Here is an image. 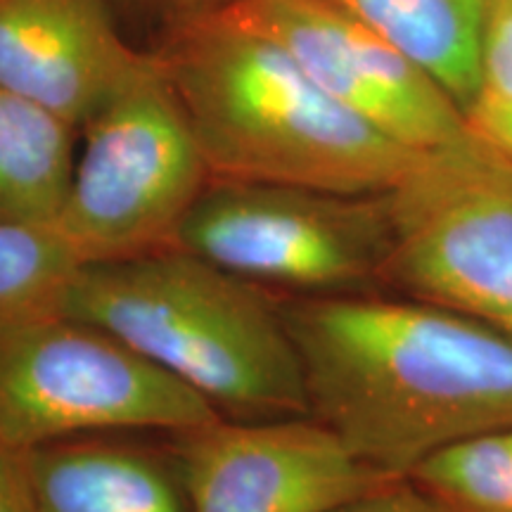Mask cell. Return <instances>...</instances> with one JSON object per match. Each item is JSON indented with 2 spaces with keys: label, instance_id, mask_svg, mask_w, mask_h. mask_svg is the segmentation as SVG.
Masks as SVG:
<instances>
[{
  "label": "cell",
  "instance_id": "obj_1",
  "mask_svg": "<svg viewBox=\"0 0 512 512\" xmlns=\"http://www.w3.org/2000/svg\"><path fill=\"white\" fill-rule=\"evenodd\" d=\"M278 302L311 415L384 475L408 477L439 448L512 430L510 335L411 297L278 294Z\"/></svg>",
  "mask_w": 512,
  "mask_h": 512
},
{
  "label": "cell",
  "instance_id": "obj_2",
  "mask_svg": "<svg viewBox=\"0 0 512 512\" xmlns=\"http://www.w3.org/2000/svg\"><path fill=\"white\" fill-rule=\"evenodd\" d=\"M152 53L211 178L382 195L427 155L347 110L278 43L228 12L171 31Z\"/></svg>",
  "mask_w": 512,
  "mask_h": 512
},
{
  "label": "cell",
  "instance_id": "obj_3",
  "mask_svg": "<svg viewBox=\"0 0 512 512\" xmlns=\"http://www.w3.org/2000/svg\"><path fill=\"white\" fill-rule=\"evenodd\" d=\"M55 311L112 332L226 418L311 415L278 294L185 249L81 264Z\"/></svg>",
  "mask_w": 512,
  "mask_h": 512
},
{
  "label": "cell",
  "instance_id": "obj_4",
  "mask_svg": "<svg viewBox=\"0 0 512 512\" xmlns=\"http://www.w3.org/2000/svg\"><path fill=\"white\" fill-rule=\"evenodd\" d=\"M79 136L83 143L55 230L81 264L174 247L211 174L152 50Z\"/></svg>",
  "mask_w": 512,
  "mask_h": 512
},
{
  "label": "cell",
  "instance_id": "obj_5",
  "mask_svg": "<svg viewBox=\"0 0 512 512\" xmlns=\"http://www.w3.org/2000/svg\"><path fill=\"white\" fill-rule=\"evenodd\" d=\"M219 415L100 325L62 311L0 318V432L22 451L86 434H174Z\"/></svg>",
  "mask_w": 512,
  "mask_h": 512
},
{
  "label": "cell",
  "instance_id": "obj_6",
  "mask_svg": "<svg viewBox=\"0 0 512 512\" xmlns=\"http://www.w3.org/2000/svg\"><path fill=\"white\" fill-rule=\"evenodd\" d=\"M174 247L278 294L361 292L382 283L394 247L389 192L211 178Z\"/></svg>",
  "mask_w": 512,
  "mask_h": 512
},
{
  "label": "cell",
  "instance_id": "obj_7",
  "mask_svg": "<svg viewBox=\"0 0 512 512\" xmlns=\"http://www.w3.org/2000/svg\"><path fill=\"white\" fill-rule=\"evenodd\" d=\"M389 207L382 285L512 337V155L477 133L427 152Z\"/></svg>",
  "mask_w": 512,
  "mask_h": 512
},
{
  "label": "cell",
  "instance_id": "obj_8",
  "mask_svg": "<svg viewBox=\"0 0 512 512\" xmlns=\"http://www.w3.org/2000/svg\"><path fill=\"white\" fill-rule=\"evenodd\" d=\"M226 12L278 43L325 93L396 143L434 152L475 136L430 72L328 0H238Z\"/></svg>",
  "mask_w": 512,
  "mask_h": 512
},
{
  "label": "cell",
  "instance_id": "obj_9",
  "mask_svg": "<svg viewBox=\"0 0 512 512\" xmlns=\"http://www.w3.org/2000/svg\"><path fill=\"white\" fill-rule=\"evenodd\" d=\"M192 512H328L394 482L313 415H219L166 434Z\"/></svg>",
  "mask_w": 512,
  "mask_h": 512
},
{
  "label": "cell",
  "instance_id": "obj_10",
  "mask_svg": "<svg viewBox=\"0 0 512 512\" xmlns=\"http://www.w3.org/2000/svg\"><path fill=\"white\" fill-rule=\"evenodd\" d=\"M119 17L114 0H0V83L81 131L147 55Z\"/></svg>",
  "mask_w": 512,
  "mask_h": 512
},
{
  "label": "cell",
  "instance_id": "obj_11",
  "mask_svg": "<svg viewBox=\"0 0 512 512\" xmlns=\"http://www.w3.org/2000/svg\"><path fill=\"white\" fill-rule=\"evenodd\" d=\"M31 512H192L166 434H86L29 448Z\"/></svg>",
  "mask_w": 512,
  "mask_h": 512
},
{
  "label": "cell",
  "instance_id": "obj_12",
  "mask_svg": "<svg viewBox=\"0 0 512 512\" xmlns=\"http://www.w3.org/2000/svg\"><path fill=\"white\" fill-rule=\"evenodd\" d=\"M373 27L430 72L470 119L479 95V41L489 0H328Z\"/></svg>",
  "mask_w": 512,
  "mask_h": 512
},
{
  "label": "cell",
  "instance_id": "obj_13",
  "mask_svg": "<svg viewBox=\"0 0 512 512\" xmlns=\"http://www.w3.org/2000/svg\"><path fill=\"white\" fill-rule=\"evenodd\" d=\"M79 131L0 83V221L55 226L67 200Z\"/></svg>",
  "mask_w": 512,
  "mask_h": 512
},
{
  "label": "cell",
  "instance_id": "obj_14",
  "mask_svg": "<svg viewBox=\"0 0 512 512\" xmlns=\"http://www.w3.org/2000/svg\"><path fill=\"white\" fill-rule=\"evenodd\" d=\"M408 479L441 512H512V430L439 448Z\"/></svg>",
  "mask_w": 512,
  "mask_h": 512
},
{
  "label": "cell",
  "instance_id": "obj_15",
  "mask_svg": "<svg viewBox=\"0 0 512 512\" xmlns=\"http://www.w3.org/2000/svg\"><path fill=\"white\" fill-rule=\"evenodd\" d=\"M79 266L55 226L0 221V318L55 311Z\"/></svg>",
  "mask_w": 512,
  "mask_h": 512
},
{
  "label": "cell",
  "instance_id": "obj_16",
  "mask_svg": "<svg viewBox=\"0 0 512 512\" xmlns=\"http://www.w3.org/2000/svg\"><path fill=\"white\" fill-rule=\"evenodd\" d=\"M512 121V0H489L479 41V95L470 112L475 133Z\"/></svg>",
  "mask_w": 512,
  "mask_h": 512
},
{
  "label": "cell",
  "instance_id": "obj_17",
  "mask_svg": "<svg viewBox=\"0 0 512 512\" xmlns=\"http://www.w3.org/2000/svg\"><path fill=\"white\" fill-rule=\"evenodd\" d=\"M114 3H117L119 15H128L157 29L162 38L197 19L221 15L238 0H114Z\"/></svg>",
  "mask_w": 512,
  "mask_h": 512
},
{
  "label": "cell",
  "instance_id": "obj_18",
  "mask_svg": "<svg viewBox=\"0 0 512 512\" xmlns=\"http://www.w3.org/2000/svg\"><path fill=\"white\" fill-rule=\"evenodd\" d=\"M328 512H441L430 498L415 486L411 479H394V482L358 496L354 501L337 505Z\"/></svg>",
  "mask_w": 512,
  "mask_h": 512
},
{
  "label": "cell",
  "instance_id": "obj_19",
  "mask_svg": "<svg viewBox=\"0 0 512 512\" xmlns=\"http://www.w3.org/2000/svg\"><path fill=\"white\" fill-rule=\"evenodd\" d=\"M0 512H31L27 451L0 432Z\"/></svg>",
  "mask_w": 512,
  "mask_h": 512
},
{
  "label": "cell",
  "instance_id": "obj_20",
  "mask_svg": "<svg viewBox=\"0 0 512 512\" xmlns=\"http://www.w3.org/2000/svg\"><path fill=\"white\" fill-rule=\"evenodd\" d=\"M479 138H482V136H479ZM484 140H486V143L496 145L498 150H503V152H508V155H512V128H505V131L496 133V136L484 138Z\"/></svg>",
  "mask_w": 512,
  "mask_h": 512
},
{
  "label": "cell",
  "instance_id": "obj_21",
  "mask_svg": "<svg viewBox=\"0 0 512 512\" xmlns=\"http://www.w3.org/2000/svg\"><path fill=\"white\" fill-rule=\"evenodd\" d=\"M505 128H512V121H510V124H501V126H494V128H489V131H482V133H477V136H482V138H489V136H496V133L505 131Z\"/></svg>",
  "mask_w": 512,
  "mask_h": 512
}]
</instances>
